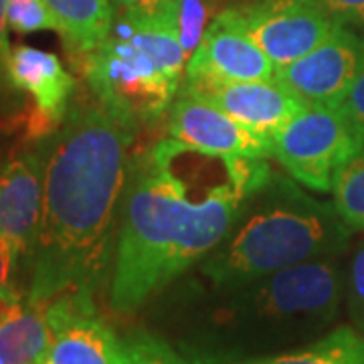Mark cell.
Returning a JSON list of instances; mask_svg holds the SVG:
<instances>
[{
  "mask_svg": "<svg viewBox=\"0 0 364 364\" xmlns=\"http://www.w3.org/2000/svg\"><path fill=\"white\" fill-rule=\"evenodd\" d=\"M43 186L45 162L37 154L14 158L0 170V237L18 257L37 241Z\"/></svg>",
  "mask_w": 364,
  "mask_h": 364,
  "instance_id": "obj_14",
  "label": "cell"
},
{
  "mask_svg": "<svg viewBox=\"0 0 364 364\" xmlns=\"http://www.w3.org/2000/svg\"><path fill=\"white\" fill-rule=\"evenodd\" d=\"M342 25H364V0H318Z\"/></svg>",
  "mask_w": 364,
  "mask_h": 364,
  "instance_id": "obj_24",
  "label": "cell"
},
{
  "mask_svg": "<svg viewBox=\"0 0 364 364\" xmlns=\"http://www.w3.org/2000/svg\"><path fill=\"white\" fill-rule=\"evenodd\" d=\"M334 207L352 229L364 231V142L334 176Z\"/></svg>",
  "mask_w": 364,
  "mask_h": 364,
  "instance_id": "obj_18",
  "label": "cell"
},
{
  "mask_svg": "<svg viewBox=\"0 0 364 364\" xmlns=\"http://www.w3.org/2000/svg\"><path fill=\"white\" fill-rule=\"evenodd\" d=\"M119 352L124 364H191L166 340L148 332H134L119 340Z\"/></svg>",
  "mask_w": 364,
  "mask_h": 364,
  "instance_id": "obj_19",
  "label": "cell"
},
{
  "mask_svg": "<svg viewBox=\"0 0 364 364\" xmlns=\"http://www.w3.org/2000/svg\"><path fill=\"white\" fill-rule=\"evenodd\" d=\"M134 126L95 100L77 107L53 140L31 301L47 304L65 291L93 289L104 277Z\"/></svg>",
  "mask_w": 364,
  "mask_h": 364,
  "instance_id": "obj_2",
  "label": "cell"
},
{
  "mask_svg": "<svg viewBox=\"0 0 364 364\" xmlns=\"http://www.w3.org/2000/svg\"><path fill=\"white\" fill-rule=\"evenodd\" d=\"M181 93L170 107V138L193 146L208 154L221 156L267 158L272 156V140L251 132L219 107L200 97Z\"/></svg>",
  "mask_w": 364,
  "mask_h": 364,
  "instance_id": "obj_12",
  "label": "cell"
},
{
  "mask_svg": "<svg viewBox=\"0 0 364 364\" xmlns=\"http://www.w3.org/2000/svg\"><path fill=\"white\" fill-rule=\"evenodd\" d=\"M239 364H364V334L350 326H340L306 348Z\"/></svg>",
  "mask_w": 364,
  "mask_h": 364,
  "instance_id": "obj_17",
  "label": "cell"
},
{
  "mask_svg": "<svg viewBox=\"0 0 364 364\" xmlns=\"http://www.w3.org/2000/svg\"><path fill=\"white\" fill-rule=\"evenodd\" d=\"M342 109H344L350 126L356 132V136L360 138V142H364V65L356 81H354V85H352L348 97L344 100Z\"/></svg>",
  "mask_w": 364,
  "mask_h": 364,
  "instance_id": "obj_23",
  "label": "cell"
},
{
  "mask_svg": "<svg viewBox=\"0 0 364 364\" xmlns=\"http://www.w3.org/2000/svg\"><path fill=\"white\" fill-rule=\"evenodd\" d=\"M83 71L95 100L134 124L164 116L182 85L181 77L114 31L83 55Z\"/></svg>",
  "mask_w": 364,
  "mask_h": 364,
  "instance_id": "obj_5",
  "label": "cell"
},
{
  "mask_svg": "<svg viewBox=\"0 0 364 364\" xmlns=\"http://www.w3.org/2000/svg\"><path fill=\"white\" fill-rule=\"evenodd\" d=\"M350 229L334 203L312 198L294 181L272 174L247 196L227 237L200 261V273L221 289L306 261L338 257L350 243Z\"/></svg>",
  "mask_w": 364,
  "mask_h": 364,
  "instance_id": "obj_4",
  "label": "cell"
},
{
  "mask_svg": "<svg viewBox=\"0 0 364 364\" xmlns=\"http://www.w3.org/2000/svg\"><path fill=\"white\" fill-rule=\"evenodd\" d=\"M275 65L249 37L235 9L219 13L188 57L184 77L219 81L273 79Z\"/></svg>",
  "mask_w": 364,
  "mask_h": 364,
  "instance_id": "obj_11",
  "label": "cell"
},
{
  "mask_svg": "<svg viewBox=\"0 0 364 364\" xmlns=\"http://www.w3.org/2000/svg\"><path fill=\"white\" fill-rule=\"evenodd\" d=\"M182 93L200 97L219 107L235 122L267 140L286 126L306 104L279 85L275 79L257 81H219L188 79L181 85Z\"/></svg>",
  "mask_w": 364,
  "mask_h": 364,
  "instance_id": "obj_10",
  "label": "cell"
},
{
  "mask_svg": "<svg viewBox=\"0 0 364 364\" xmlns=\"http://www.w3.org/2000/svg\"><path fill=\"white\" fill-rule=\"evenodd\" d=\"M9 83L28 93L35 102L28 116V132L33 136L49 134L61 126L75 81L57 55L28 45L14 47L9 61Z\"/></svg>",
  "mask_w": 364,
  "mask_h": 364,
  "instance_id": "obj_13",
  "label": "cell"
},
{
  "mask_svg": "<svg viewBox=\"0 0 364 364\" xmlns=\"http://www.w3.org/2000/svg\"><path fill=\"white\" fill-rule=\"evenodd\" d=\"M344 273L336 257L306 261L233 287L205 310L195 348L205 363L239 364L286 352L336 320Z\"/></svg>",
  "mask_w": 364,
  "mask_h": 364,
  "instance_id": "obj_3",
  "label": "cell"
},
{
  "mask_svg": "<svg viewBox=\"0 0 364 364\" xmlns=\"http://www.w3.org/2000/svg\"><path fill=\"white\" fill-rule=\"evenodd\" d=\"M344 299L352 326L364 334V239L354 249L344 273Z\"/></svg>",
  "mask_w": 364,
  "mask_h": 364,
  "instance_id": "obj_21",
  "label": "cell"
},
{
  "mask_svg": "<svg viewBox=\"0 0 364 364\" xmlns=\"http://www.w3.org/2000/svg\"><path fill=\"white\" fill-rule=\"evenodd\" d=\"M49 348L41 364H119V340L102 320L91 289L65 291L43 304Z\"/></svg>",
  "mask_w": 364,
  "mask_h": 364,
  "instance_id": "obj_9",
  "label": "cell"
},
{
  "mask_svg": "<svg viewBox=\"0 0 364 364\" xmlns=\"http://www.w3.org/2000/svg\"><path fill=\"white\" fill-rule=\"evenodd\" d=\"M235 11L275 71L308 55L342 25L318 0H249Z\"/></svg>",
  "mask_w": 364,
  "mask_h": 364,
  "instance_id": "obj_7",
  "label": "cell"
},
{
  "mask_svg": "<svg viewBox=\"0 0 364 364\" xmlns=\"http://www.w3.org/2000/svg\"><path fill=\"white\" fill-rule=\"evenodd\" d=\"M9 28L18 35H31L37 31H57L49 9L43 0H9Z\"/></svg>",
  "mask_w": 364,
  "mask_h": 364,
  "instance_id": "obj_20",
  "label": "cell"
},
{
  "mask_svg": "<svg viewBox=\"0 0 364 364\" xmlns=\"http://www.w3.org/2000/svg\"><path fill=\"white\" fill-rule=\"evenodd\" d=\"M9 0H0V87L9 83V61H11V43H9Z\"/></svg>",
  "mask_w": 364,
  "mask_h": 364,
  "instance_id": "obj_25",
  "label": "cell"
},
{
  "mask_svg": "<svg viewBox=\"0 0 364 364\" xmlns=\"http://www.w3.org/2000/svg\"><path fill=\"white\" fill-rule=\"evenodd\" d=\"M49 9L57 33L75 55L97 49L114 28L112 0H43Z\"/></svg>",
  "mask_w": 364,
  "mask_h": 364,
  "instance_id": "obj_15",
  "label": "cell"
},
{
  "mask_svg": "<svg viewBox=\"0 0 364 364\" xmlns=\"http://www.w3.org/2000/svg\"><path fill=\"white\" fill-rule=\"evenodd\" d=\"M119 354H122V352H119ZM119 364H124V363H119Z\"/></svg>",
  "mask_w": 364,
  "mask_h": 364,
  "instance_id": "obj_28",
  "label": "cell"
},
{
  "mask_svg": "<svg viewBox=\"0 0 364 364\" xmlns=\"http://www.w3.org/2000/svg\"><path fill=\"white\" fill-rule=\"evenodd\" d=\"M119 9L122 16H134V18H144V16H158L166 14L181 6L182 0H114Z\"/></svg>",
  "mask_w": 364,
  "mask_h": 364,
  "instance_id": "obj_22",
  "label": "cell"
},
{
  "mask_svg": "<svg viewBox=\"0 0 364 364\" xmlns=\"http://www.w3.org/2000/svg\"><path fill=\"white\" fill-rule=\"evenodd\" d=\"M272 178L265 158L221 156L162 140L136 160L126 191L109 301L142 308L231 231L249 195Z\"/></svg>",
  "mask_w": 364,
  "mask_h": 364,
  "instance_id": "obj_1",
  "label": "cell"
},
{
  "mask_svg": "<svg viewBox=\"0 0 364 364\" xmlns=\"http://www.w3.org/2000/svg\"><path fill=\"white\" fill-rule=\"evenodd\" d=\"M23 308H25V304L14 289L0 294V326L11 322L14 316L23 312Z\"/></svg>",
  "mask_w": 364,
  "mask_h": 364,
  "instance_id": "obj_27",
  "label": "cell"
},
{
  "mask_svg": "<svg viewBox=\"0 0 364 364\" xmlns=\"http://www.w3.org/2000/svg\"><path fill=\"white\" fill-rule=\"evenodd\" d=\"M16 261H18V255H16L13 251V247L0 237V294L13 289V287H11V275H13Z\"/></svg>",
  "mask_w": 364,
  "mask_h": 364,
  "instance_id": "obj_26",
  "label": "cell"
},
{
  "mask_svg": "<svg viewBox=\"0 0 364 364\" xmlns=\"http://www.w3.org/2000/svg\"><path fill=\"white\" fill-rule=\"evenodd\" d=\"M360 146L342 105H306L273 136L272 156L296 182L330 193L340 166Z\"/></svg>",
  "mask_w": 364,
  "mask_h": 364,
  "instance_id": "obj_6",
  "label": "cell"
},
{
  "mask_svg": "<svg viewBox=\"0 0 364 364\" xmlns=\"http://www.w3.org/2000/svg\"><path fill=\"white\" fill-rule=\"evenodd\" d=\"M363 65L364 37L350 25H338L308 55L277 69L273 79L306 105H342Z\"/></svg>",
  "mask_w": 364,
  "mask_h": 364,
  "instance_id": "obj_8",
  "label": "cell"
},
{
  "mask_svg": "<svg viewBox=\"0 0 364 364\" xmlns=\"http://www.w3.org/2000/svg\"><path fill=\"white\" fill-rule=\"evenodd\" d=\"M49 348L45 306L26 301L23 312L0 326V364H41Z\"/></svg>",
  "mask_w": 364,
  "mask_h": 364,
  "instance_id": "obj_16",
  "label": "cell"
}]
</instances>
